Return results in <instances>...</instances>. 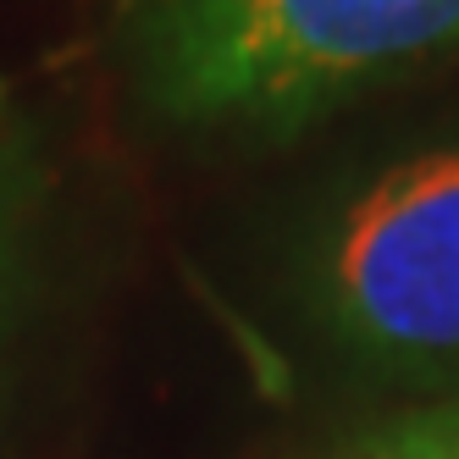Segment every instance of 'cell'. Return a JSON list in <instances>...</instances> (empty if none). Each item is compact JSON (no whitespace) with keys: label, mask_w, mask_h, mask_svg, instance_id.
<instances>
[{"label":"cell","mask_w":459,"mask_h":459,"mask_svg":"<svg viewBox=\"0 0 459 459\" xmlns=\"http://www.w3.org/2000/svg\"><path fill=\"white\" fill-rule=\"evenodd\" d=\"M111 45L155 122L277 144L459 61V0H117Z\"/></svg>","instance_id":"cell-1"},{"label":"cell","mask_w":459,"mask_h":459,"mask_svg":"<svg viewBox=\"0 0 459 459\" xmlns=\"http://www.w3.org/2000/svg\"><path fill=\"white\" fill-rule=\"evenodd\" d=\"M293 299L359 377L459 399V122L321 200L293 244Z\"/></svg>","instance_id":"cell-2"},{"label":"cell","mask_w":459,"mask_h":459,"mask_svg":"<svg viewBox=\"0 0 459 459\" xmlns=\"http://www.w3.org/2000/svg\"><path fill=\"white\" fill-rule=\"evenodd\" d=\"M39 221H45V167L28 134L0 100V371L17 343L39 288Z\"/></svg>","instance_id":"cell-3"},{"label":"cell","mask_w":459,"mask_h":459,"mask_svg":"<svg viewBox=\"0 0 459 459\" xmlns=\"http://www.w3.org/2000/svg\"><path fill=\"white\" fill-rule=\"evenodd\" d=\"M326 459H459V399L393 410L343 437Z\"/></svg>","instance_id":"cell-4"},{"label":"cell","mask_w":459,"mask_h":459,"mask_svg":"<svg viewBox=\"0 0 459 459\" xmlns=\"http://www.w3.org/2000/svg\"><path fill=\"white\" fill-rule=\"evenodd\" d=\"M0 100H6V89H0Z\"/></svg>","instance_id":"cell-5"}]
</instances>
